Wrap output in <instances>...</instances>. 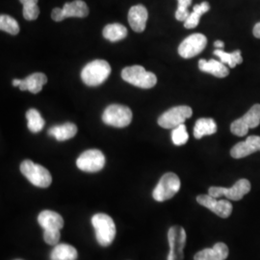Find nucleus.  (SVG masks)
<instances>
[{"instance_id":"nucleus-1","label":"nucleus","mask_w":260,"mask_h":260,"mask_svg":"<svg viewBox=\"0 0 260 260\" xmlns=\"http://www.w3.org/2000/svg\"><path fill=\"white\" fill-rule=\"evenodd\" d=\"M92 224L99 244L103 247L111 245L116 236V225L111 217L107 214H94L92 217Z\"/></svg>"},{"instance_id":"nucleus-2","label":"nucleus","mask_w":260,"mask_h":260,"mask_svg":"<svg viewBox=\"0 0 260 260\" xmlns=\"http://www.w3.org/2000/svg\"><path fill=\"white\" fill-rule=\"evenodd\" d=\"M111 74V67L104 60H94L87 64L81 72L84 83L91 87L103 84Z\"/></svg>"},{"instance_id":"nucleus-3","label":"nucleus","mask_w":260,"mask_h":260,"mask_svg":"<svg viewBox=\"0 0 260 260\" xmlns=\"http://www.w3.org/2000/svg\"><path fill=\"white\" fill-rule=\"evenodd\" d=\"M121 78L125 82L142 89H150L157 83L156 75L147 72L142 66L139 65L124 68L121 72Z\"/></svg>"},{"instance_id":"nucleus-4","label":"nucleus","mask_w":260,"mask_h":260,"mask_svg":"<svg viewBox=\"0 0 260 260\" xmlns=\"http://www.w3.org/2000/svg\"><path fill=\"white\" fill-rule=\"evenodd\" d=\"M20 172L33 185L40 188H47L52 182L48 170L31 160H24L20 164Z\"/></svg>"},{"instance_id":"nucleus-5","label":"nucleus","mask_w":260,"mask_h":260,"mask_svg":"<svg viewBox=\"0 0 260 260\" xmlns=\"http://www.w3.org/2000/svg\"><path fill=\"white\" fill-rule=\"evenodd\" d=\"M180 179L174 173H167L160 178L157 185L152 192L156 202H165L172 199L180 189Z\"/></svg>"},{"instance_id":"nucleus-6","label":"nucleus","mask_w":260,"mask_h":260,"mask_svg":"<svg viewBox=\"0 0 260 260\" xmlns=\"http://www.w3.org/2000/svg\"><path fill=\"white\" fill-rule=\"evenodd\" d=\"M103 121L108 125L122 128L129 125L132 121V111L127 106L112 104L103 112Z\"/></svg>"},{"instance_id":"nucleus-7","label":"nucleus","mask_w":260,"mask_h":260,"mask_svg":"<svg viewBox=\"0 0 260 260\" xmlns=\"http://www.w3.org/2000/svg\"><path fill=\"white\" fill-rule=\"evenodd\" d=\"M193 115V110L191 107L186 105L176 106L168 111L163 113L158 118V124L167 129H174L180 124H183L184 121L191 118Z\"/></svg>"},{"instance_id":"nucleus-8","label":"nucleus","mask_w":260,"mask_h":260,"mask_svg":"<svg viewBox=\"0 0 260 260\" xmlns=\"http://www.w3.org/2000/svg\"><path fill=\"white\" fill-rule=\"evenodd\" d=\"M259 124L260 104L256 103L243 117L233 121L231 131L234 135L243 137L248 134L249 130L257 127Z\"/></svg>"},{"instance_id":"nucleus-9","label":"nucleus","mask_w":260,"mask_h":260,"mask_svg":"<svg viewBox=\"0 0 260 260\" xmlns=\"http://www.w3.org/2000/svg\"><path fill=\"white\" fill-rule=\"evenodd\" d=\"M251 191V183L248 179L242 178L236 181L231 188L224 187H210L208 190V194L214 198L218 199L221 197H225L232 201H240Z\"/></svg>"},{"instance_id":"nucleus-10","label":"nucleus","mask_w":260,"mask_h":260,"mask_svg":"<svg viewBox=\"0 0 260 260\" xmlns=\"http://www.w3.org/2000/svg\"><path fill=\"white\" fill-rule=\"evenodd\" d=\"M168 241L170 252L167 260L184 259V247L186 245L185 230L182 226L174 225L168 232Z\"/></svg>"},{"instance_id":"nucleus-11","label":"nucleus","mask_w":260,"mask_h":260,"mask_svg":"<svg viewBox=\"0 0 260 260\" xmlns=\"http://www.w3.org/2000/svg\"><path fill=\"white\" fill-rule=\"evenodd\" d=\"M76 166L86 173H96L105 166V156L100 149H88L77 158Z\"/></svg>"},{"instance_id":"nucleus-12","label":"nucleus","mask_w":260,"mask_h":260,"mask_svg":"<svg viewBox=\"0 0 260 260\" xmlns=\"http://www.w3.org/2000/svg\"><path fill=\"white\" fill-rule=\"evenodd\" d=\"M207 45V39L201 33H195L186 38L178 47V54L184 59H190L200 54Z\"/></svg>"},{"instance_id":"nucleus-13","label":"nucleus","mask_w":260,"mask_h":260,"mask_svg":"<svg viewBox=\"0 0 260 260\" xmlns=\"http://www.w3.org/2000/svg\"><path fill=\"white\" fill-rule=\"evenodd\" d=\"M148 18V10L143 5H135L131 7L128 12V22L130 26L137 33L145 31Z\"/></svg>"},{"instance_id":"nucleus-14","label":"nucleus","mask_w":260,"mask_h":260,"mask_svg":"<svg viewBox=\"0 0 260 260\" xmlns=\"http://www.w3.org/2000/svg\"><path fill=\"white\" fill-rule=\"evenodd\" d=\"M230 251L228 246L222 243H216L213 248L205 249L197 252L194 260H225L229 257Z\"/></svg>"},{"instance_id":"nucleus-15","label":"nucleus","mask_w":260,"mask_h":260,"mask_svg":"<svg viewBox=\"0 0 260 260\" xmlns=\"http://www.w3.org/2000/svg\"><path fill=\"white\" fill-rule=\"evenodd\" d=\"M38 222L45 231H60L64 226L63 217L51 210H44L39 214Z\"/></svg>"},{"instance_id":"nucleus-16","label":"nucleus","mask_w":260,"mask_h":260,"mask_svg":"<svg viewBox=\"0 0 260 260\" xmlns=\"http://www.w3.org/2000/svg\"><path fill=\"white\" fill-rule=\"evenodd\" d=\"M47 82V75L43 73H35L21 81L19 89L21 91H29L32 93H38L42 91L44 85Z\"/></svg>"},{"instance_id":"nucleus-17","label":"nucleus","mask_w":260,"mask_h":260,"mask_svg":"<svg viewBox=\"0 0 260 260\" xmlns=\"http://www.w3.org/2000/svg\"><path fill=\"white\" fill-rule=\"evenodd\" d=\"M199 69L204 73L210 74L219 78H223L230 75V71L228 67L221 61H217L215 59H211L209 61H205L204 59L200 60Z\"/></svg>"},{"instance_id":"nucleus-18","label":"nucleus","mask_w":260,"mask_h":260,"mask_svg":"<svg viewBox=\"0 0 260 260\" xmlns=\"http://www.w3.org/2000/svg\"><path fill=\"white\" fill-rule=\"evenodd\" d=\"M64 19L67 18H85L89 15V8L82 0L68 2L62 8Z\"/></svg>"},{"instance_id":"nucleus-19","label":"nucleus","mask_w":260,"mask_h":260,"mask_svg":"<svg viewBox=\"0 0 260 260\" xmlns=\"http://www.w3.org/2000/svg\"><path fill=\"white\" fill-rule=\"evenodd\" d=\"M47 133L49 136L54 137L57 141L63 142L75 137L77 133V126L73 122H66L64 124L50 127Z\"/></svg>"},{"instance_id":"nucleus-20","label":"nucleus","mask_w":260,"mask_h":260,"mask_svg":"<svg viewBox=\"0 0 260 260\" xmlns=\"http://www.w3.org/2000/svg\"><path fill=\"white\" fill-rule=\"evenodd\" d=\"M217 123L213 119L202 118L196 122L194 136L196 139H201L207 135H212L217 132Z\"/></svg>"},{"instance_id":"nucleus-21","label":"nucleus","mask_w":260,"mask_h":260,"mask_svg":"<svg viewBox=\"0 0 260 260\" xmlns=\"http://www.w3.org/2000/svg\"><path fill=\"white\" fill-rule=\"evenodd\" d=\"M77 256V251L72 245L58 244L50 253V260H76Z\"/></svg>"},{"instance_id":"nucleus-22","label":"nucleus","mask_w":260,"mask_h":260,"mask_svg":"<svg viewBox=\"0 0 260 260\" xmlns=\"http://www.w3.org/2000/svg\"><path fill=\"white\" fill-rule=\"evenodd\" d=\"M103 37L112 43L119 42L127 36L128 32L125 26L120 23H111L103 28Z\"/></svg>"},{"instance_id":"nucleus-23","label":"nucleus","mask_w":260,"mask_h":260,"mask_svg":"<svg viewBox=\"0 0 260 260\" xmlns=\"http://www.w3.org/2000/svg\"><path fill=\"white\" fill-rule=\"evenodd\" d=\"M210 9V5L208 2H203L201 4L195 5L193 8V12L189 15L188 19L184 21V27L187 29H193L197 27L200 23L201 17L207 13Z\"/></svg>"},{"instance_id":"nucleus-24","label":"nucleus","mask_w":260,"mask_h":260,"mask_svg":"<svg viewBox=\"0 0 260 260\" xmlns=\"http://www.w3.org/2000/svg\"><path fill=\"white\" fill-rule=\"evenodd\" d=\"M214 55L220 58V61L224 65H229L231 68H235L236 66L241 64L243 62V57L240 50H235L232 53H228L223 49H215Z\"/></svg>"},{"instance_id":"nucleus-25","label":"nucleus","mask_w":260,"mask_h":260,"mask_svg":"<svg viewBox=\"0 0 260 260\" xmlns=\"http://www.w3.org/2000/svg\"><path fill=\"white\" fill-rule=\"evenodd\" d=\"M28 129L33 133H38L44 128L45 120L36 109H29L26 112Z\"/></svg>"},{"instance_id":"nucleus-26","label":"nucleus","mask_w":260,"mask_h":260,"mask_svg":"<svg viewBox=\"0 0 260 260\" xmlns=\"http://www.w3.org/2000/svg\"><path fill=\"white\" fill-rule=\"evenodd\" d=\"M22 5V15L27 20H35L40 15V8L38 6V0H19Z\"/></svg>"},{"instance_id":"nucleus-27","label":"nucleus","mask_w":260,"mask_h":260,"mask_svg":"<svg viewBox=\"0 0 260 260\" xmlns=\"http://www.w3.org/2000/svg\"><path fill=\"white\" fill-rule=\"evenodd\" d=\"M254 152H256V150L253 149L247 141H245V142H239L233 147L231 150V155L235 159H241V158L247 157Z\"/></svg>"},{"instance_id":"nucleus-28","label":"nucleus","mask_w":260,"mask_h":260,"mask_svg":"<svg viewBox=\"0 0 260 260\" xmlns=\"http://www.w3.org/2000/svg\"><path fill=\"white\" fill-rule=\"evenodd\" d=\"M0 29L11 35L19 34V25L18 21L8 15L0 16Z\"/></svg>"},{"instance_id":"nucleus-29","label":"nucleus","mask_w":260,"mask_h":260,"mask_svg":"<svg viewBox=\"0 0 260 260\" xmlns=\"http://www.w3.org/2000/svg\"><path fill=\"white\" fill-rule=\"evenodd\" d=\"M212 212L221 218H229L233 212V205L228 200H220L217 201L216 205H214Z\"/></svg>"},{"instance_id":"nucleus-30","label":"nucleus","mask_w":260,"mask_h":260,"mask_svg":"<svg viewBox=\"0 0 260 260\" xmlns=\"http://www.w3.org/2000/svg\"><path fill=\"white\" fill-rule=\"evenodd\" d=\"M189 140V134L183 124L178 125L172 131V141L176 146H183Z\"/></svg>"},{"instance_id":"nucleus-31","label":"nucleus","mask_w":260,"mask_h":260,"mask_svg":"<svg viewBox=\"0 0 260 260\" xmlns=\"http://www.w3.org/2000/svg\"><path fill=\"white\" fill-rule=\"evenodd\" d=\"M177 2L178 6L176 12V19L178 21H185L190 15L188 7L191 5L192 0H177Z\"/></svg>"},{"instance_id":"nucleus-32","label":"nucleus","mask_w":260,"mask_h":260,"mask_svg":"<svg viewBox=\"0 0 260 260\" xmlns=\"http://www.w3.org/2000/svg\"><path fill=\"white\" fill-rule=\"evenodd\" d=\"M60 237H61L60 231L51 230V231L44 232V240L48 245H51V246L58 245V243L60 241Z\"/></svg>"},{"instance_id":"nucleus-33","label":"nucleus","mask_w":260,"mask_h":260,"mask_svg":"<svg viewBox=\"0 0 260 260\" xmlns=\"http://www.w3.org/2000/svg\"><path fill=\"white\" fill-rule=\"evenodd\" d=\"M217 201L218 200H216V198H214L209 194L208 195H200L197 197V202L211 211L213 209L214 205H216Z\"/></svg>"},{"instance_id":"nucleus-34","label":"nucleus","mask_w":260,"mask_h":260,"mask_svg":"<svg viewBox=\"0 0 260 260\" xmlns=\"http://www.w3.org/2000/svg\"><path fill=\"white\" fill-rule=\"evenodd\" d=\"M246 141L251 145L253 149L256 151L260 150V137L259 136H255V135H251L249 136Z\"/></svg>"},{"instance_id":"nucleus-35","label":"nucleus","mask_w":260,"mask_h":260,"mask_svg":"<svg viewBox=\"0 0 260 260\" xmlns=\"http://www.w3.org/2000/svg\"><path fill=\"white\" fill-rule=\"evenodd\" d=\"M51 18L54 21H62L64 20L63 15H62V9L60 8H54L51 13Z\"/></svg>"},{"instance_id":"nucleus-36","label":"nucleus","mask_w":260,"mask_h":260,"mask_svg":"<svg viewBox=\"0 0 260 260\" xmlns=\"http://www.w3.org/2000/svg\"><path fill=\"white\" fill-rule=\"evenodd\" d=\"M252 33H253V36L257 39H260V22L256 23L253 27L252 30Z\"/></svg>"},{"instance_id":"nucleus-37","label":"nucleus","mask_w":260,"mask_h":260,"mask_svg":"<svg viewBox=\"0 0 260 260\" xmlns=\"http://www.w3.org/2000/svg\"><path fill=\"white\" fill-rule=\"evenodd\" d=\"M214 47H215L216 49H223L224 45H223V43L222 41H216V42L214 43Z\"/></svg>"},{"instance_id":"nucleus-38","label":"nucleus","mask_w":260,"mask_h":260,"mask_svg":"<svg viewBox=\"0 0 260 260\" xmlns=\"http://www.w3.org/2000/svg\"><path fill=\"white\" fill-rule=\"evenodd\" d=\"M21 81H22V80H20V79H14V80H13V86L19 87V85L21 84Z\"/></svg>"},{"instance_id":"nucleus-39","label":"nucleus","mask_w":260,"mask_h":260,"mask_svg":"<svg viewBox=\"0 0 260 260\" xmlns=\"http://www.w3.org/2000/svg\"><path fill=\"white\" fill-rule=\"evenodd\" d=\"M18 260H20V259H18Z\"/></svg>"}]
</instances>
